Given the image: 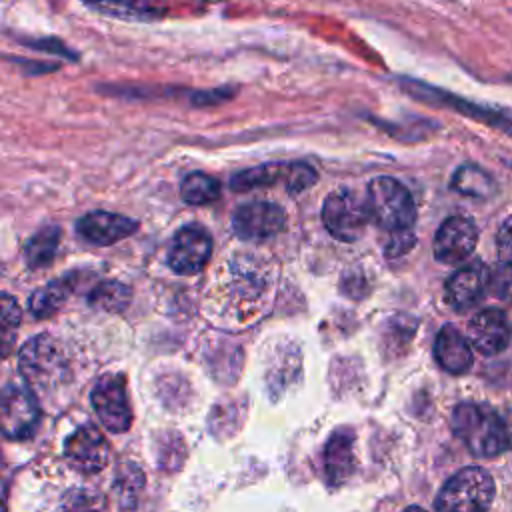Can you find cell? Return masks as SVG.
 I'll list each match as a JSON object with an SVG mask.
<instances>
[{"instance_id": "1", "label": "cell", "mask_w": 512, "mask_h": 512, "mask_svg": "<svg viewBox=\"0 0 512 512\" xmlns=\"http://www.w3.org/2000/svg\"><path fill=\"white\" fill-rule=\"evenodd\" d=\"M452 432L478 458H494L510 448L504 416L476 402H462L452 412Z\"/></svg>"}, {"instance_id": "2", "label": "cell", "mask_w": 512, "mask_h": 512, "mask_svg": "<svg viewBox=\"0 0 512 512\" xmlns=\"http://www.w3.org/2000/svg\"><path fill=\"white\" fill-rule=\"evenodd\" d=\"M18 368L24 382L38 394L58 388L68 372L64 348L48 334H40L22 346Z\"/></svg>"}, {"instance_id": "3", "label": "cell", "mask_w": 512, "mask_h": 512, "mask_svg": "<svg viewBox=\"0 0 512 512\" xmlns=\"http://www.w3.org/2000/svg\"><path fill=\"white\" fill-rule=\"evenodd\" d=\"M366 204L370 222L386 232L412 228L416 220V204L412 194L392 176H376L368 182Z\"/></svg>"}, {"instance_id": "4", "label": "cell", "mask_w": 512, "mask_h": 512, "mask_svg": "<svg viewBox=\"0 0 512 512\" xmlns=\"http://www.w3.org/2000/svg\"><path fill=\"white\" fill-rule=\"evenodd\" d=\"M496 496V484L488 470L468 466L448 478L436 496V510H486Z\"/></svg>"}, {"instance_id": "5", "label": "cell", "mask_w": 512, "mask_h": 512, "mask_svg": "<svg viewBox=\"0 0 512 512\" xmlns=\"http://www.w3.org/2000/svg\"><path fill=\"white\" fill-rule=\"evenodd\" d=\"M322 220L334 238L342 242L358 240L370 220L366 196L362 198L350 188L332 190L324 200Z\"/></svg>"}, {"instance_id": "6", "label": "cell", "mask_w": 512, "mask_h": 512, "mask_svg": "<svg viewBox=\"0 0 512 512\" xmlns=\"http://www.w3.org/2000/svg\"><path fill=\"white\" fill-rule=\"evenodd\" d=\"M40 422V410L32 388L20 382H6L0 402V426L6 438L24 440L36 432Z\"/></svg>"}, {"instance_id": "7", "label": "cell", "mask_w": 512, "mask_h": 512, "mask_svg": "<svg viewBox=\"0 0 512 512\" xmlns=\"http://www.w3.org/2000/svg\"><path fill=\"white\" fill-rule=\"evenodd\" d=\"M92 408L96 410L100 422L110 432H126L132 424V412L128 404L126 384L120 374L102 376L90 394Z\"/></svg>"}, {"instance_id": "8", "label": "cell", "mask_w": 512, "mask_h": 512, "mask_svg": "<svg viewBox=\"0 0 512 512\" xmlns=\"http://www.w3.org/2000/svg\"><path fill=\"white\" fill-rule=\"evenodd\" d=\"M284 210L274 202L254 200L240 204L232 216L234 234L248 242H262L284 228Z\"/></svg>"}, {"instance_id": "9", "label": "cell", "mask_w": 512, "mask_h": 512, "mask_svg": "<svg viewBox=\"0 0 512 512\" xmlns=\"http://www.w3.org/2000/svg\"><path fill=\"white\" fill-rule=\"evenodd\" d=\"M212 252V240L208 232L196 224L184 226L176 232L170 250L168 266L182 276H192L204 270Z\"/></svg>"}, {"instance_id": "10", "label": "cell", "mask_w": 512, "mask_h": 512, "mask_svg": "<svg viewBox=\"0 0 512 512\" xmlns=\"http://www.w3.org/2000/svg\"><path fill=\"white\" fill-rule=\"evenodd\" d=\"M476 242V224L466 216H450L436 230L432 252L442 264H460L474 252Z\"/></svg>"}, {"instance_id": "11", "label": "cell", "mask_w": 512, "mask_h": 512, "mask_svg": "<svg viewBox=\"0 0 512 512\" xmlns=\"http://www.w3.org/2000/svg\"><path fill=\"white\" fill-rule=\"evenodd\" d=\"M64 456L78 472L96 474L106 468L110 446L94 424H84L64 442Z\"/></svg>"}, {"instance_id": "12", "label": "cell", "mask_w": 512, "mask_h": 512, "mask_svg": "<svg viewBox=\"0 0 512 512\" xmlns=\"http://www.w3.org/2000/svg\"><path fill=\"white\" fill-rule=\"evenodd\" d=\"M468 340L484 356L500 354L512 340V324L504 310L486 308L468 322Z\"/></svg>"}, {"instance_id": "13", "label": "cell", "mask_w": 512, "mask_h": 512, "mask_svg": "<svg viewBox=\"0 0 512 512\" xmlns=\"http://www.w3.org/2000/svg\"><path fill=\"white\" fill-rule=\"evenodd\" d=\"M490 290V270L484 262L472 260L460 266L446 280V300L454 310H468Z\"/></svg>"}, {"instance_id": "14", "label": "cell", "mask_w": 512, "mask_h": 512, "mask_svg": "<svg viewBox=\"0 0 512 512\" xmlns=\"http://www.w3.org/2000/svg\"><path fill=\"white\" fill-rule=\"evenodd\" d=\"M136 228V220L112 212H90L76 224L78 234L96 246H110L136 232Z\"/></svg>"}, {"instance_id": "15", "label": "cell", "mask_w": 512, "mask_h": 512, "mask_svg": "<svg viewBox=\"0 0 512 512\" xmlns=\"http://www.w3.org/2000/svg\"><path fill=\"white\" fill-rule=\"evenodd\" d=\"M434 358L442 370L450 374H464L474 360L470 340L456 326L446 324L436 334Z\"/></svg>"}, {"instance_id": "16", "label": "cell", "mask_w": 512, "mask_h": 512, "mask_svg": "<svg viewBox=\"0 0 512 512\" xmlns=\"http://www.w3.org/2000/svg\"><path fill=\"white\" fill-rule=\"evenodd\" d=\"M96 12L114 16L120 20L150 22L164 16L166 8L160 0H82Z\"/></svg>"}, {"instance_id": "17", "label": "cell", "mask_w": 512, "mask_h": 512, "mask_svg": "<svg viewBox=\"0 0 512 512\" xmlns=\"http://www.w3.org/2000/svg\"><path fill=\"white\" fill-rule=\"evenodd\" d=\"M324 470L330 484L344 482L354 470L352 436L348 432H336L324 450Z\"/></svg>"}, {"instance_id": "18", "label": "cell", "mask_w": 512, "mask_h": 512, "mask_svg": "<svg viewBox=\"0 0 512 512\" xmlns=\"http://www.w3.org/2000/svg\"><path fill=\"white\" fill-rule=\"evenodd\" d=\"M288 168H290V164H286V162H274V164H262V166H256V168L242 170V172L232 176L230 188L236 190V192H246V190H252V188H262V186L276 184L280 180L286 182Z\"/></svg>"}, {"instance_id": "19", "label": "cell", "mask_w": 512, "mask_h": 512, "mask_svg": "<svg viewBox=\"0 0 512 512\" xmlns=\"http://www.w3.org/2000/svg\"><path fill=\"white\" fill-rule=\"evenodd\" d=\"M72 292V282L70 278H56L52 282H48L46 286L38 288L32 296H30V312L36 318H46L52 316L70 296Z\"/></svg>"}, {"instance_id": "20", "label": "cell", "mask_w": 512, "mask_h": 512, "mask_svg": "<svg viewBox=\"0 0 512 512\" xmlns=\"http://www.w3.org/2000/svg\"><path fill=\"white\" fill-rule=\"evenodd\" d=\"M452 188L464 196L472 198H488L496 190V182L488 172L478 166L464 164L452 176Z\"/></svg>"}, {"instance_id": "21", "label": "cell", "mask_w": 512, "mask_h": 512, "mask_svg": "<svg viewBox=\"0 0 512 512\" xmlns=\"http://www.w3.org/2000/svg\"><path fill=\"white\" fill-rule=\"evenodd\" d=\"M60 242V230L56 226H44L38 230L24 248V258L30 268H44L54 260Z\"/></svg>"}, {"instance_id": "22", "label": "cell", "mask_w": 512, "mask_h": 512, "mask_svg": "<svg viewBox=\"0 0 512 512\" xmlns=\"http://www.w3.org/2000/svg\"><path fill=\"white\" fill-rule=\"evenodd\" d=\"M180 196L186 204L192 206L210 204L220 196V182L204 172L186 174L180 182Z\"/></svg>"}, {"instance_id": "23", "label": "cell", "mask_w": 512, "mask_h": 512, "mask_svg": "<svg viewBox=\"0 0 512 512\" xmlns=\"http://www.w3.org/2000/svg\"><path fill=\"white\" fill-rule=\"evenodd\" d=\"M88 302L106 312H120L130 302V290L122 282L116 280H104L96 284L88 296Z\"/></svg>"}, {"instance_id": "24", "label": "cell", "mask_w": 512, "mask_h": 512, "mask_svg": "<svg viewBox=\"0 0 512 512\" xmlns=\"http://www.w3.org/2000/svg\"><path fill=\"white\" fill-rule=\"evenodd\" d=\"M490 292L500 302L512 306V262L500 260V264L490 270Z\"/></svg>"}, {"instance_id": "25", "label": "cell", "mask_w": 512, "mask_h": 512, "mask_svg": "<svg viewBox=\"0 0 512 512\" xmlns=\"http://www.w3.org/2000/svg\"><path fill=\"white\" fill-rule=\"evenodd\" d=\"M316 180H318L316 170L310 164H306V162H292L290 168H288V176H286L284 188L290 194H298V192L310 188Z\"/></svg>"}, {"instance_id": "26", "label": "cell", "mask_w": 512, "mask_h": 512, "mask_svg": "<svg viewBox=\"0 0 512 512\" xmlns=\"http://www.w3.org/2000/svg\"><path fill=\"white\" fill-rule=\"evenodd\" d=\"M392 236H390V240H388V244H386V254L390 256V258H394V256H400V254H404V252H408L412 246H414V234H412V230L410 228H406V230H398V232H390Z\"/></svg>"}, {"instance_id": "27", "label": "cell", "mask_w": 512, "mask_h": 512, "mask_svg": "<svg viewBox=\"0 0 512 512\" xmlns=\"http://www.w3.org/2000/svg\"><path fill=\"white\" fill-rule=\"evenodd\" d=\"M496 250L500 260L512 262V214L500 224L496 234Z\"/></svg>"}, {"instance_id": "28", "label": "cell", "mask_w": 512, "mask_h": 512, "mask_svg": "<svg viewBox=\"0 0 512 512\" xmlns=\"http://www.w3.org/2000/svg\"><path fill=\"white\" fill-rule=\"evenodd\" d=\"M2 330H4V338L8 334L10 328H16L20 322V308L16 304V300L8 294L2 296Z\"/></svg>"}, {"instance_id": "29", "label": "cell", "mask_w": 512, "mask_h": 512, "mask_svg": "<svg viewBox=\"0 0 512 512\" xmlns=\"http://www.w3.org/2000/svg\"><path fill=\"white\" fill-rule=\"evenodd\" d=\"M504 422H506V430H508V442L512 446V412L508 416H504Z\"/></svg>"}, {"instance_id": "30", "label": "cell", "mask_w": 512, "mask_h": 512, "mask_svg": "<svg viewBox=\"0 0 512 512\" xmlns=\"http://www.w3.org/2000/svg\"><path fill=\"white\" fill-rule=\"evenodd\" d=\"M202 2H222V0H202Z\"/></svg>"}]
</instances>
